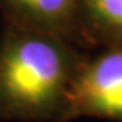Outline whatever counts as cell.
I'll return each mask as SVG.
<instances>
[{"label":"cell","mask_w":122,"mask_h":122,"mask_svg":"<svg viewBox=\"0 0 122 122\" xmlns=\"http://www.w3.org/2000/svg\"><path fill=\"white\" fill-rule=\"evenodd\" d=\"M68 69L52 39L27 34L0 53V119L48 121L65 107Z\"/></svg>","instance_id":"1"},{"label":"cell","mask_w":122,"mask_h":122,"mask_svg":"<svg viewBox=\"0 0 122 122\" xmlns=\"http://www.w3.org/2000/svg\"><path fill=\"white\" fill-rule=\"evenodd\" d=\"M66 115L92 114L122 119V53H111L84 71L65 100Z\"/></svg>","instance_id":"2"},{"label":"cell","mask_w":122,"mask_h":122,"mask_svg":"<svg viewBox=\"0 0 122 122\" xmlns=\"http://www.w3.org/2000/svg\"><path fill=\"white\" fill-rule=\"evenodd\" d=\"M14 7L39 22L57 23L72 11L73 0H8Z\"/></svg>","instance_id":"3"},{"label":"cell","mask_w":122,"mask_h":122,"mask_svg":"<svg viewBox=\"0 0 122 122\" xmlns=\"http://www.w3.org/2000/svg\"><path fill=\"white\" fill-rule=\"evenodd\" d=\"M92 10L105 22L122 26V0H90Z\"/></svg>","instance_id":"4"}]
</instances>
